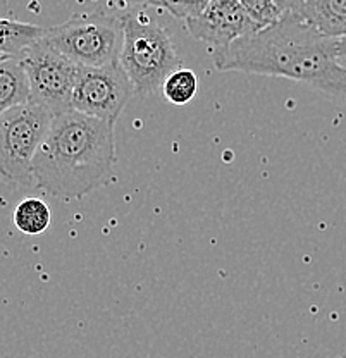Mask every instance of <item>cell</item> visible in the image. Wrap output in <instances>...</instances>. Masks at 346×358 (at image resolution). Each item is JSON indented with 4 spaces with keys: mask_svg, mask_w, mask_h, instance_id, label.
<instances>
[{
    "mask_svg": "<svg viewBox=\"0 0 346 358\" xmlns=\"http://www.w3.org/2000/svg\"><path fill=\"white\" fill-rule=\"evenodd\" d=\"M164 2H166V9L174 17L188 21L192 17L200 16L212 0H164Z\"/></svg>",
    "mask_w": 346,
    "mask_h": 358,
    "instance_id": "15",
    "label": "cell"
},
{
    "mask_svg": "<svg viewBox=\"0 0 346 358\" xmlns=\"http://www.w3.org/2000/svg\"><path fill=\"white\" fill-rule=\"evenodd\" d=\"M161 92L167 102L174 106H185L195 99L199 92V78L192 69H178L167 76Z\"/></svg>",
    "mask_w": 346,
    "mask_h": 358,
    "instance_id": "13",
    "label": "cell"
},
{
    "mask_svg": "<svg viewBox=\"0 0 346 358\" xmlns=\"http://www.w3.org/2000/svg\"><path fill=\"white\" fill-rule=\"evenodd\" d=\"M135 88L121 62L99 67H81L74 87L71 110L115 124Z\"/></svg>",
    "mask_w": 346,
    "mask_h": 358,
    "instance_id": "7",
    "label": "cell"
},
{
    "mask_svg": "<svg viewBox=\"0 0 346 358\" xmlns=\"http://www.w3.org/2000/svg\"><path fill=\"white\" fill-rule=\"evenodd\" d=\"M338 62H340L341 66L346 69V36L345 38H340V42H338Z\"/></svg>",
    "mask_w": 346,
    "mask_h": 358,
    "instance_id": "18",
    "label": "cell"
},
{
    "mask_svg": "<svg viewBox=\"0 0 346 358\" xmlns=\"http://www.w3.org/2000/svg\"><path fill=\"white\" fill-rule=\"evenodd\" d=\"M29 99L31 93L21 57L0 59V115Z\"/></svg>",
    "mask_w": 346,
    "mask_h": 358,
    "instance_id": "10",
    "label": "cell"
},
{
    "mask_svg": "<svg viewBox=\"0 0 346 358\" xmlns=\"http://www.w3.org/2000/svg\"><path fill=\"white\" fill-rule=\"evenodd\" d=\"M185 22L189 35L210 45L212 50L228 48L236 40L262 29L248 16L240 0H212L200 16Z\"/></svg>",
    "mask_w": 346,
    "mask_h": 358,
    "instance_id": "8",
    "label": "cell"
},
{
    "mask_svg": "<svg viewBox=\"0 0 346 358\" xmlns=\"http://www.w3.org/2000/svg\"><path fill=\"white\" fill-rule=\"evenodd\" d=\"M274 6L277 7L281 16H300L303 13V6H305V0H273Z\"/></svg>",
    "mask_w": 346,
    "mask_h": 358,
    "instance_id": "16",
    "label": "cell"
},
{
    "mask_svg": "<svg viewBox=\"0 0 346 358\" xmlns=\"http://www.w3.org/2000/svg\"><path fill=\"white\" fill-rule=\"evenodd\" d=\"M340 38L324 36L300 16H282L228 48L212 50L217 71L300 81L346 106V69L338 62Z\"/></svg>",
    "mask_w": 346,
    "mask_h": 358,
    "instance_id": "1",
    "label": "cell"
},
{
    "mask_svg": "<svg viewBox=\"0 0 346 358\" xmlns=\"http://www.w3.org/2000/svg\"><path fill=\"white\" fill-rule=\"evenodd\" d=\"M240 3L260 28H267L282 17L273 0H240Z\"/></svg>",
    "mask_w": 346,
    "mask_h": 358,
    "instance_id": "14",
    "label": "cell"
},
{
    "mask_svg": "<svg viewBox=\"0 0 346 358\" xmlns=\"http://www.w3.org/2000/svg\"><path fill=\"white\" fill-rule=\"evenodd\" d=\"M114 162V126L68 110L52 119L33 160V185L57 199H81L110 176Z\"/></svg>",
    "mask_w": 346,
    "mask_h": 358,
    "instance_id": "2",
    "label": "cell"
},
{
    "mask_svg": "<svg viewBox=\"0 0 346 358\" xmlns=\"http://www.w3.org/2000/svg\"><path fill=\"white\" fill-rule=\"evenodd\" d=\"M0 178H2V176H0Z\"/></svg>",
    "mask_w": 346,
    "mask_h": 358,
    "instance_id": "20",
    "label": "cell"
},
{
    "mask_svg": "<svg viewBox=\"0 0 346 358\" xmlns=\"http://www.w3.org/2000/svg\"><path fill=\"white\" fill-rule=\"evenodd\" d=\"M52 119L50 112L31 100L0 115V176L17 185H33V160Z\"/></svg>",
    "mask_w": 346,
    "mask_h": 358,
    "instance_id": "5",
    "label": "cell"
},
{
    "mask_svg": "<svg viewBox=\"0 0 346 358\" xmlns=\"http://www.w3.org/2000/svg\"><path fill=\"white\" fill-rule=\"evenodd\" d=\"M50 208L40 199H24L13 212V222L17 229L28 236H40L50 226Z\"/></svg>",
    "mask_w": 346,
    "mask_h": 358,
    "instance_id": "12",
    "label": "cell"
},
{
    "mask_svg": "<svg viewBox=\"0 0 346 358\" xmlns=\"http://www.w3.org/2000/svg\"><path fill=\"white\" fill-rule=\"evenodd\" d=\"M43 42L81 67H99L119 61L124 40L122 17L100 13H81L52 28Z\"/></svg>",
    "mask_w": 346,
    "mask_h": 358,
    "instance_id": "4",
    "label": "cell"
},
{
    "mask_svg": "<svg viewBox=\"0 0 346 358\" xmlns=\"http://www.w3.org/2000/svg\"><path fill=\"white\" fill-rule=\"evenodd\" d=\"M122 26L124 40L119 62L124 67L135 93L148 96L161 92L167 76L181 66L173 40L162 26L141 14L122 16Z\"/></svg>",
    "mask_w": 346,
    "mask_h": 358,
    "instance_id": "3",
    "label": "cell"
},
{
    "mask_svg": "<svg viewBox=\"0 0 346 358\" xmlns=\"http://www.w3.org/2000/svg\"><path fill=\"white\" fill-rule=\"evenodd\" d=\"M21 64L28 76L31 102L42 106L52 115L71 110L81 66L43 42V38L21 55Z\"/></svg>",
    "mask_w": 346,
    "mask_h": 358,
    "instance_id": "6",
    "label": "cell"
},
{
    "mask_svg": "<svg viewBox=\"0 0 346 358\" xmlns=\"http://www.w3.org/2000/svg\"><path fill=\"white\" fill-rule=\"evenodd\" d=\"M113 2L129 3V6H150V7H161V9H166V2H164V0H113Z\"/></svg>",
    "mask_w": 346,
    "mask_h": 358,
    "instance_id": "17",
    "label": "cell"
},
{
    "mask_svg": "<svg viewBox=\"0 0 346 358\" xmlns=\"http://www.w3.org/2000/svg\"><path fill=\"white\" fill-rule=\"evenodd\" d=\"M45 33L43 26L0 17V59L21 57Z\"/></svg>",
    "mask_w": 346,
    "mask_h": 358,
    "instance_id": "11",
    "label": "cell"
},
{
    "mask_svg": "<svg viewBox=\"0 0 346 358\" xmlns=\"http://www.w3.org/2000/svg\"><path fill=\"white\" fill-rule=\"evenodd\" d=\"M301 20L329 38L346 36V0H305Z\"/></svg>",
    "mask_w": 346,
    "mask_h": 358,
    "instance_id": "9",
    "label": "cell"
},
{
    "mask_svg": "<svg viewBox=\"0 0 346 358\" xmlns=\"http://www.w3.org/2000/svg\"><path fill=\"white\" fill-rule=\"evenodd\" d=\"M338 358H346V355H343V357H338Z\"/></svg>",
    "mask_w": 346,
    "mask_h": 358,
    "instance_id": "19",
    "label": "cell"
}]
</instances>
